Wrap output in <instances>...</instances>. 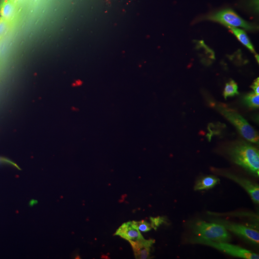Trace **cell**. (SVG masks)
Here are the masks:
<instances>
[{
    "label": "cell",
    "mask_w": 259,
    "mask_h": 259,
    "mask_svg": "<svg viewBox=\"0 0 259 259\" xmlns=\"http://www.w3.org/2000/svg\"><path fill=\"white\" fill-rule=\"evenodd\" d=\"M31 11L23 0H2L0 3V34L12 41L27 35L31 25Z\"/></svg>",
    "instance_id": "6da1fadb"
},
{
    "label": "cell",
    "mask_w": 259,
    "mask_h": 259,
    "mask_svg": "<svg viewBox=\"0 0 259 259\" xmlns=\"http://www.w3.org/2000/svg\"><path fill=\"white\" fill-rule=\"evenodd\" d=\"M12 42L9 38L0 34V75L8 68L13 60L15 48Z\"/></svg>",
    "instance_id": "7a4b0ae2"
},
{
    "label": "cell",
    "mask_w": 259,
    "mask_h": 259,
    "mask_svg": "<svg viewBox=\"0 0 259 259\" xmlns=\"http://www.w3.org/2000/svg\"><path fill=\"white\" fill-rule=\"evenodd\" d=\"M23 1L27 4L30 8H33V7H35L36 5L40 4L44 0H23Z\"/></svg>",
    "instance_id": "3957f363"
}]
</instances>
